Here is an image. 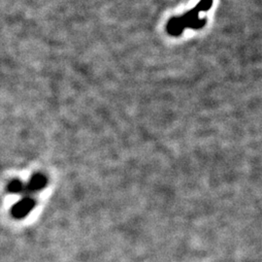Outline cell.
I'll return each instance as SVG.
<instances>
[{"mask_svg": "<svg viewBox=\"0 0 262 262\" xmlns=\"http://www.w3.org/2000/svg\"><path fill=\"white\" fill-rule=\"evenodd\" d=\"M213 4V0H201L196 7L188 14L180 18H172L167 24V32L172 36H179L186 28L199 30L206 24V18L200 20L198 14L202 11H208Z\"/></svg>", "mask_w": 262, "mask_h": 262, "instance_id": "6da1fadb", "label": "cell"}, {"mask_svg": "<svg viewBox=\"0 0 262 262\" xmlns=\"http://www.w3.org/2000/svg\"><path fill=\"white\" fill-rule=\"evenodd\" d=\"M35 204L36 201L32 197L24 196L12 207L11 214L15 218L18 220L24 218L32 211L33 208L35 207Z\"/></svg>", "mask_w": 262, "mask_h": 262, "instance_id": "7a4b0ae2", "label": "cell"}, {"mask_svg": "<svg viewBox=\"0 0 262 262\" xmlns=\"http://www.w3.org/2000/svg\"><path fill=\"white\" fill-rule=\"evenodd\" d=\"M48 184L47 177L42 173L33 174L28 184H26V192L33 194L42 190Z\"/></svg>", "mask_w": 262, "mask_h": 262, "instance_id": "3957f363", "label": "cell"}, {"mask_svg": "<svg viewBox=\"0 0 262 262\" xmlns=\"http://www.w3.org/2000/svg\"><path fill=\"white\" fill-rule=\"evenodd\" d=\"M8 190L11 194H20L26 192V184L22 180H11L10 184H8Z\"/></svg>", "mask_w": 262, "mask_h": 262, "instance_id": "277c9868", "label": "cell"}]
</instances>
